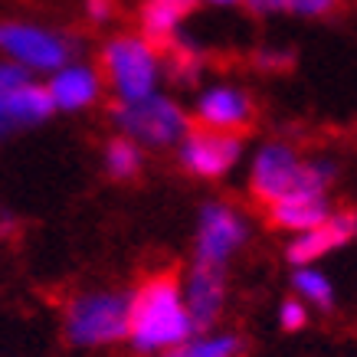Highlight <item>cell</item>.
<instances>
[{"label": "cell", "mask_w": 357, "mask_h": 357, "mask_svg": "<svg viewBox=\"0 0 357 357\" xmlns=\"http://www.w3.org/2000/svg\"><path fill=\"white\" fill-rule=\"evenodd\" d=\"M243 337L236 331H200L187 341L181 351H174V357H243Z\"/></svg>", "instance_id": "19"}, {"label": "cell", "mask_w": 357, "mask_h": 357, "mask_svg": "<svg viewBox=\"0 0 357 357\" xmlns=\"http://www.w3.org/2000/svg\"><path fill=\"white\" fill-rule=\"evenodd\" d=\"M79 40L73 33L33 20H0V59L23 69L30 79L53 76L56 69L79 59Z\"/></svg>", "instance_id": "5"}, {"label": "cell", "mask_w": 357, "mask_h": 357, "mask_svg": "<svg viewBox=\"0 0 357 357\" xmlns=\"http://www.w3.org/2000/svg\"><path fill=\"white\" fill-rule=\"evenodd\" d=\"M63 331L73 347H112L128 337V292L125 289H86L63 308Z\"/></svg>", "instance_id": "3"}, {"label": "cell", "mask_w": 357, "mask_h": 357, "mask_svg": "<svg viewBox=\"0 0 357 357\" xmlns=\"http://www.w3.org/2000/svg\"><path fill=\"white\" fill-rule=\"evenodd\" d=\"M181 292H184V305L187 314L194 321L197 335L200 331H213L220 325V318L227 312V272H213V269H200L190 266L187 275L181 279Z\"/></svg>", "instance_id": "12"}, {"label": "cell", "mask_w": 357, "mask_h": 357, "mask_svg": "<svg viewBox=\"0 0 357 357\" xmlns=\"http://www.w3.org/2000/svg\"><path fill=\"white\" fill-rule=\"evenodd\" d=\"M82 10H86L89 23L102 26V23H109L115 17V0H82Z\"/></svg>", "instance_id": "24"}, {"label": "cell", "mask_w": 357, "mask_h": 357, "mask_svg": "<svg viewBox=\"0 0 357 357\" xmlns=\"http://www.w3.org/2000/svg\"><path fill=\"white\" fill-rule=\"evenodd\" d=\"M292 295L298 302H305L314 312H331L337 302L335 282L321 266H305V269H292Z\"/></svg>", "instance_id": "17"}, {"label": "cell", "mask_w": 357, "mask_h": 357, "mask_svg": "<svg viewBox=\"0 0 357 357\" xmlns=\"http://www.w3.org/2000/svg\"><path fill=\"white\" fill-rule=\"evenodd\" d=\"M102 167H105V174H109L112 181H135L141 174V167H144V151H141L135 141L115 135V138L105 144Z\"/></svg>", "instance_id": "18"}, {"label": "cell", "mask_w": 357, "mask_h": 357, "mask_svg": "<svg viewBox=\"0 0 357 357\" xmlns=\"http://www.w3.org/2000/svg\"><path fill=\"white\" fill-rule=\"evenodd\" d=\"M331 213H335L331 194H312V190H295V194L282 197V200L266 206L269 227L282 229L289 236H298V233H308V229L321 227Z\"/></svg>", "instance_id": "14"}, {"label": "cell", "mask_w": 357, "mask_h": 357, "mask_svg": "<svg viewBox=\"0 0 357 357\" xmlns=\"http://www.w3.org/2000/svg\"><path fill=\"white\" fill-rule=\"evenodd\" d=\"M197 3L200 0H144L138 10V33L158 50H167L181 36V26L197 10Z\"/></svg>", "instance_id": "15"}, {"label": "cell", "mask_w": 357, "mask_h": 357, "mask_svg": "<svg viewBox=\"0 0 357 357\" xmlns=\"http://www.w3.org/2000/svg\"><path fill=\"white\" fill-rule=\"evenodd\" d=\"M174 151H177V164L190 177H197V181H223L243 164L246 141H243V135H223V131H206L194 125Z\"/></svg>", "instance_id": "8"}, {"label": "cell", "mask_w": 357, "mask_h": 357, "mask_svg": "<svg viewBox=\"0 0 357 357\" xmlns=\"http://www.w3.org/2000/svg\"><path fill=\"white\" fill-rule=\"evenodd\" d=\"M46 96L53 102V112H89L96 109L105 96V82L98 76V69L86 59H73L63 69H56L53 76H46Z\"/></svg>", "instance_id": "10"}, {"label": "cell", "mask_w": 357, "mask_h": 357, "mask_svg": "<svg viewBox=\"0 0 357 357\" xmlns=\"http://www.w3.org/2000/svg\"><path fill=\"white\" fill-rule=\"evenodd\" d=\"M194 335L197 328L187 314L177 272H151L128 292V337L125 341L135 354H174Z\"/></svg>", "instance_id": "1"}, {"label": "cell", "mask_w": 357, "mask_h": 357, "mask_svg": "<svg viewBox=\"0 0 357 357\" xmlns=\"http://www.w3.org/2000/svg\"><path fill=\"white\" fill-rule=\"evenodd\" d=\"M279 328L285 331V335H298V331H305L308 328V321H312V308L305 302H298L295 295H289V298H282L279 302Z\"/></svg>", "instance_id": "22"}, {"label": "cell", "mask_w": 357, "mask_h": 357, "mask_svg": "<svg viewBox=\"0 0 357 357\" xmlns=\"http://www.w3.org/2000/svg\"><path fill=\"white\" fill-rule=\"evenodd\" d=\"M20 220L13 217L10 210H0V236H13V229H17Z\"/></svg>", "instance_id": "26"}, {"label": "cell", "mask_w": 357, "mask_h": 357, "mask_svg": "<svg viewBox=\"0 0 357 357\" xmlns=\"http://www.w3.org/2000/svg\"><path fill=\"white\" fill-rule=\"evenodd\" d=\"M292 50H285V46H262L256 50V66H259L262 73H285L289 66H292Z\"/></svg>", "instance_id": "23"}, {"label": "cell", "mask_w": 357, "mask_h": 357, "mask_svg": "<svg viewBox=\"0 0 357 357\" xmlns=\"http://www.w3.org/2000/svg\"><path fill=\"white\" fill-rule=\"evenodd\" d=\"M161 53H164V79H171L174 86H197L200 82L206 66V53L197 43L177 36Z\"/></svg>", "instance_id": "16"}, {"label": "cell", "mask_w": 357, "mask_h": 357, "mask_svg": "<svg viewBox=\"0 0 357 357\" xmlns=\"http://www.w3.org/2000/svg\"><path fill=\"white\" fill-rule=\"evenodd\" d=\"M98 76L115 102H141L164 92V53L141 33H115L98 50Z\"/></svg>", "instance_id": "2"}, {"label": "cell", "mask_w": 357, "mask_h": 357, "mask_svg": "<svg viewBox=\"0 0 357 357\" xmlns=\"http://www.w3.org/2000/svg\"><path fill=\"white\" fill-rule=\"evenodd\" d=\"M161 357H174V354H161Z\"/></svg>", "instance_id": "29"}, {"label": "cell", "mask_w": 357, "mask_h": 357, "mask_svg": "<svg viewBox=\"0 0 357 357\" xmlns=\"http://www.w3.org/2000/svg\"><path fill=\"white\" fill-rule=\"evenodd\" d=\"M112 125L121 138L135 141L141 151H171L194 128L190 112L167 92L141 102H112Z\"/></svg>", "instance_id": "4"}, {"label": "cell", "mask_w": 357, "mask_h": 357, "mask_svg": "<svg viewBox=\"0 0 357 357\" xmlns=\"http://www.w3.org/2000/svg\"><path fill=\"white\" fill-rule=\"evenodd\" d=\"M190 121L206 131L243 135L256 121V102L239 82H210L197 89Z\"/></svg>", "instance_id": "9"}, {"label": "cell", "mask_w": 357, "mask_h": 357, "mask_svg": "<svg viewBox=\"0 0 357 357\" xmlns=\"http://www.w3.org/2000/svg\"><path fill=\"white\" fill-rule=\"evenodd\" d=\"M354 239H357V213H354Z\"/></svg>", "instance_id": "28"}, {"label": "cell", "mask_w": 357, "mask_h": 357, "mask_svg": "<svg viewBox=\"0 0 357 357\" xmlns=\"http://www.w3.org/2000/svg\"><path fill=\"white\" fill-rule=\"evenodd\" d=\"M50 119H53V102H50L46 86L40 79H26L23 86H17L0 98V138L40 128Z\"/></svg>", "instance_id": "13"}, {"label": "cell", "mask_w": 357, "mask_h": 357, "mask_svg": "<svg viewBox=\"0 0 357 357\" xmlns=\"http://www.w3.org/2000/svg\"><path fill=\"white\" fill-rule=\"evenodd\" d=\"M246 187L252 200L266 206L295 194V190H305V154L285 138L262 141L249 154Z\"/></svg>", "instance_id": "7"}, {"label": "cell", "mask_w": 357, "mask_h": 357, "mask_svg": "<svg viewBox=\"0 0 357 357\" xmlns=\"http://www.w3.org/2000/svg\"><path fill=\"white\" fill-rule=\"evenodd\" d=\"M206 3H213V7H236L243 0H206Z\"/></svg>", "instance_id": "27"}, {"label": "cell", "mask_w": 357, "mask_h": 357, "mask_svg": "<svg viewBox=\"0 0 357 357\" xmlns=\"http://www.w3.org/2000/svg\"><path fill=\"white\" fill-rule=\"evenodd\" d=\"M256 17H275V13H292L302 20H321L337 10V0H243Z\"/></svg>", "instance_id": "20"}, {"label": "cell", "mask_w": 357, "mask_h": 357, "mask_svg": "<svg viewBox=\"0 0 357 357\" xmlns=\"http://www.w3.org/2000/svg\"><path fill=\"white\" fill-rule=\"evenodd\" d=\"M26 79L30 76H26L23 69H17V66H10V63H3V59H0V98L7 96V92H13L17 86H23Z\"/></svg>", "instance_id": "25"}, {"label": "cell", "mask_w": 357, "mask_h": 357, "mask_svg": "<svg viewBox=\"0 0 357 357\" xmlns=\"http://www.w3.org/2000/svg\"><path fill=\"white\" fill-rule=\"evenodd\" d=\"M347 243H354V213L351 210H335L321 227L289 236L285 243V262L292 269H305V266H318L328 259L331 252L344 249Z\"/></svg>", "instance_id": "11"}, {"label": "cell", "mask_w": 357, "mask_h": 357, "mask_svg": "<svg viewBox=\"0 0 357 357\" xmlns=\"http://www.w3.org/2000/svg\"><path fill=\"white\" fill-rule=\"evenodd\" d=\"M337 174H341V164L331 154L305 158V190H312V194H331Z\"/></svg>", "instance_id": "21"}, {"label": "cell", "mask_w": 357, "mask_h": 357, "mask_svg": "<svg viewBox=\"0 0 357 357\" xmlns=\"http://www.w3.org/2000/svg\"><path fill=\"white\" fill-rule=\"evenodd\" d=\"M249 233H252V223H249V217L236 204L206 200V204L200 206V213H197L194 259H190V266L227 272L229 262L246 249Z\"/></svg>", "instance_id": "6"}]
</instances>
